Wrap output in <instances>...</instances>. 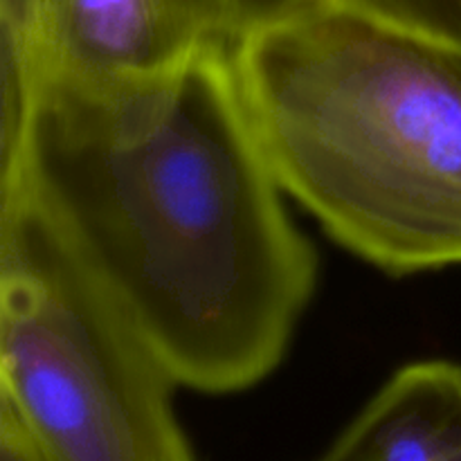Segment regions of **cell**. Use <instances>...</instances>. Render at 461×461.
I'll return each mask as SVG.
<instances>
[{"label":"cell","mask_w":461,"mask_h":461,"mask_svg":"<svg viewBox=\"0 0 461 461\" xmlns=\"http://www.w3.org/2000/svg\"><path fill=\"white\" fill-rule=\"evenodd\" d=\"M232 50L117 79L41 77L21 167L0 185L32 198L201 394L268 378L318 286Z\"/></svg>","instance_id":"1"},{"label":"cell","mask_w":461,"mask_h":461,"mask_svg":"<svg viewBox=\"0 0 461 461\" xmlns=\"http://www.w3.org/2000/svg\"><path fill=\"white\" fill-rule=\"evenodd\" d=\"M284 192L403 277L461 266V48L324 5L232 50Z\"/></svg>","instance_id":"2"},{"label":"cell","mask_w":461,"mask_h":461,"mask_svg":"<svg viewBox=\"0 0 461 461\" xmlns=\"http://www.w3.org/2000/svg\"><path fill=\"white\" fill-rule=\"evenodd\" d=\"M176 387L32 198L0 194V403L45 461H196Z\"/></svg>","instance_id":"3"},{"label":"cell","mask_w":461,"mask_h":461,"mask_svg":"<svg viewBox=\"0 0 461 461\" xmlns=\"http://www.w3.org/2000/svg\"><path fill=\"white\" fill-rule=\"evenodd\" d=\"M234 43L225 0H43L32 41L39 77L149 75Z\"/></svg>","instance_id":"4"},{"label":"cell","mask_w":461,"mask_h":461,"mask_svg":"<svg viewBox=\"0 0 461 461\" xmlns=\"http://www.w3.org/2000/svg\"><path fill=\"white\" fill-rule=\"evenodd\" d=\"M313 461H461V365L401 367Z\"/></svg>","instance_id":"5"},{"label":"cell","mask_w":461,"mask_h":461,"mask_svg":"<svg viewBox=\"0 0 461 461\" xmlns=\"http://www.w3.org/2000/svg\"><path fill=\"white\" fill-rule=\"evenodd\" d=\"M369 18L461 48V0H333Z\"/></svg>","instance_id":"6"},{"label":"cell","mask_w":461,"mask_h":461,"mask_svg":"<svg viewBox=\"0 0 461 461\" xmlns=\"http://www.w3.org/2000/svg\"><path fill=\"white\" fill-rule=\"evenodd\" d=\"M333 0H225L234 43L264 30L291 23Z\"/></svg>","instance_id":"7"},{"label":"cell","mask_w":461,"mask_h":461,"mask_svg":"<svg viewBox=\"0 0 461 461\" xmlns=\"http://www.w3.org/2000/svg\"><path fill=\"white\" fill-rule=\"evenodd\" d=\"M0 461H45L9 405L0 403Z\"/></svg>","instance_id":"8"},{"label":"cell","mask_w":461,"mask_h":461,"mask_svg":"<svg viewBox=\"0 0 461 461\" xmlns=\"http://www.w3.org/2000/svg\"><path fill=\"white\" fill-rule=\"evenodd\" d=\"M43 0H0V32L16 36L30 48L39 25Z\"/></svg>","instance_id":"9"}]
</instances>
